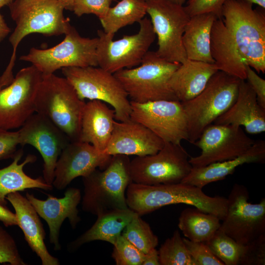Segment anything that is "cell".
I'll return each mask as SVG.
<instances>
[{
    "mask_svg": "<svg viewBox=\"0 0 265 265\" xmlns=\"http://www.w3.org/2000/svg\"><path fill=\"white\" fill-rule=\"evenodd\" d=\"M241 0H227L214 21L211 52L219 71L245 80V65L265 73V14Z\"/></svg>",
    "mask_w": 265,
    "mask_h": 265,
    "instance_id": "6da1fadb",
    "label": "cell"
},
{
    "mask_svg": "<svg viewBox=\"0 0 265 265\" xmlns=\"http://www.w3.org/2000/svg\"><path fill=\"white\" fill-rule=\"evenodd\" d=\"M126 192L128 207L140 216L164 206L178 204L194 207L221 220L226 214L227 198L209 196L202 188L182 182L153 185L132 182Z\"/></svg>",
    "mask_w": 265,
    "mask_h": 265,
    "instance_id": "7a4b0ae2",
    "label": "cell"
},
{
    "mask_svg": "<svg viewBox=\"0 0 265 265\" xmlns=\"http://www.w3.org/2000/svg\"><path fill=\"white\" fill-rule=\"evenodd\" d=\"M16 27L9 38L13 48L9 62L0 77V88L13 81V69L17 48L28 34L38 33L47 36L65 34L71 26L63 15L64 9L57 0H15L8 5Z\"/></svg>",
    "mask_w": 265,
    "mask_h": 265,
    "instance_id": "3957f363",
    "label": "cell"
},
{
    "mask_svg": "<svg viewBox=\"0 0 265 265\" xmlns=\"http://www.w3.org/2000/svg\"><path fill=\"white\" fill-rule=\"evenodd\" d=\"M85 104L65 78L54 74L43 76L35 97V112L50 119L70 141H79Z\"/></svg>",
    "mask_w": 265,
    "mask_h": 265,
    "instance_id": "277c9868",
    "label": "cell"
},
{
    "mask_svg": "<svg viewBox=\"0 0 265 265\" xmlns=\"http://www.w3.org/2000/svg\"><path fill=\"white\" fill-rule=\"evenodd\" d=\"M128 156H112L106 168L95 170L82 177L84 194L82 209L98 215L113 210L128 208L126 191L132 182L130 173Z\"/></svg>",
    "mask_w": 265,
    "mask_h": 265,
    "instance_id": "5b68a950",
    "label": "cell"
},
{
    "mask_svg": "<svg viewBox=\"0 0 265 265\" xmlns=\"http://www.w3.org/2000/svg\"><path fill=\"white\" fill-rule=\"evenodd\" d=\"M240 80L218 70L200 94L181 102L187 120V141L193 144L205 129L232 106Z\"/></svg>",
    "mask_w": 265,
    "mask_h": 265,
    "instance_id": "8992f818",
    "label": "cell"
},
{
    "mask_svg": "<svg viewBox=\"0 0 265 265\" xmlns=\"http://www.w3.org/2000/svg\"><path fill=\"white\" fill-rule=\"evenodd\" d=\"M180 64L167 61L156 52L149 51L139 66L113 74L132 102L178 101L169 87V80Z\"/></svg>",
    "mask_w": 265,
    "mask_h": 265,
    "instance_id": "52a82bcc",
    "label": "cell"
},
{
    "mask_svg": "<svg viewBox=\"0 0 265 265\" xmlns=\"http://www.w3.org/2000/svg\"><path fill=\"white\" fill-rule=\"evenodd\" d=\"M62 73L82 100H99L112 106L115 119H130L131 101L114 75L97 66L66 67Z\"/></svg>",
    "mask_w": 265,
    "mask_h": 265,
    "instance_id": "ba28073f",
    "label": "cell"
},
{
    "mask_svg": "<svg viewBox=\"0 0 265 265\" xmlns=\"http://www.w3.org/2000/svg\"><path fill=\"white\" fill-rule=\"evenodd\" d=\"M65 35L61 42L52 48H31L27 54L20 57V60L30 62L43 76L53 74L63 68L98 66V37H82L72 26Z\"/></svg>",
    "mask_w": 265,
    "mask_h": 265,
    "instance_id": "9c48e42d",
    "label": "cell"
},
{
    "mask_svg": "<svg viewBox=\"0 0 265 265\" xmlns=\"http://www.w3.org/2000/svg\"><path fill=\"white\" fill-rule=\"evenodd\" d=\"M137 33L113 40L114 36L98 30L97 59L99 67L114 74L138 66L156 39L150 19L144 17L139 23Z\"/></svg>",
    "mask_w": 265,
    "mask_h": 265,
    "instance_id": "30bf717a",
    "label": "cell"
},
{
    "mask_svg": "<svg viewBox=\"0 0 265 265\" xmlns=\"http://www.w3.org/2000/svg\"><path fill=\"white\" fill-rule=\"evenodd\" d=\"M189 159L181 144L165 143L157 153L136 157L130 161L132 181L149 185L181 183L192 168Z\"/></svg>",
    "mask_w": 265,
    "mask_h": 265,
    "instance_id": "8fae6325",
    "label": "cell"
},
{
    "mask_svg": "<svg viewBox=\"0 0 265 265\" xmlns=\"http://www.w3.org/2000/svg\"><path fill=\"white\" fill-rule=\"evenodd\" d=\"M147 14L158 38L157 54L169 62L187 60L182 37L190 16L184 5L164 0H146Z\"/></svg>",
    "mask_w": 265,
    "mask_h": 265,
    "instance_id": "7c38bea8",
    "label": "cell"
},
{
    "mask_svg": "<svg viewBox=\"0 0 265 265\" xmlns=\"http://www.w3.org/2000/svg\"><path fill=\"white\" fill-rule=\"evenodd\" d=\"M249 200L247 187L235 184L227 198L226 214L219 228L242 245L265 235V198L254 204Z\"/></svg>",
    "mask_w": 265,
    "mask_h": 265,
    "instance_id": "4fadbf2b",
    "label": "cell"
},
{
    "mask_svg": "<svg viewBox=\"0 0 265 265\" xmlns=\"http://www.w3.org/2000/svg\"><path fill=\"white\" fill-rule=\"evenodd\" d=\"M33 65L21 69L13 81L0 88V129L21 127L35 111V99L42 80Z\"/></svg>",
    "mask_w": 265,
    "mask_h": 265,
    "instance_id": "5bb4252c",
    "label": "cell"
},
{
    "mask_svg": "<svg viewBox=\"0 0 265 265\" xmlns=\"http://www.w3.org/2000/svg\"><path fill=\"white\" fill-rule=\"evenodd\" d=\"M131 105L130 119L145 126L164 143L181 144L187 140V120L180 101H131Z\"/></svg>",
    "mask_w": 265,
    "mask_h": 265,
    "instance_id": "9a60e30c",
    "label": "cell"
},
{
    "mask_svg": "<svg viewBox=\"0 0 265 265\" xmlns=\"http://www.w3.org/2000/svg\"><path fill=\"white\" fill-rule=\"evenodd\" d=\"M255 142L240 126L212 124L193 144L201 150V154L189 161L192 167H199L231 159L246 152Z\"/></svg>",
    "mask_w": 265,
    "mask_h": 265,
    "instance_id": "2e32d148",
    "label": "cell"
},
{
    "mask_svg": "<svg viewBox=\"0 0 265 265\" xmlns=\"http://www.w3.org/2000/svg\"><path fill=\"white\" fill-rule=\"evenodd\" d=\"M19 144L30 145L38 150L43 158V179L52 185L58 159L70 140L50 119L35 112L18 131Z\"/></svg>",
    "mask_w": 265,
    "mask_h": 265,
    "instance_id": "e0dca14e",
    "label": "cell"
},
{
    "mask_svg": "<svg viewBox=\"0 0 265 265\" xmlns=\"http://www.w3.org/2000/svg\"><path fill=\"white\" fill-rule=\"evenodd\" d=\"M111 157L90 143L71 141L58 159L52 185L57 189H64L75 178L85 177L97 169H104Z\"/></svg>",
    "mask_w": 265,
    "mask_h": 265,
    "instance_id": "ac0fdd59",
    "label": "cell"
},
{
    "mask_svg": "<svg viewBox=\"0 0 265 265\" xmlns=\"http://www.w3.org/2000/svg\"><path fill=\"white\" fill-rule=\"evenodd\" d=\"M26 197L39 216L46 221L49 229V240L54 250H60L59 237L63 222L68 218L71 227L75 229L80 221L78 209L81 198L80 190L76 187L68 188L64 196L59 198L49 194L47 199L41 200L28 192Z\"/></svg>",
    "mask_w": 265,
    "mask_h": 265,
    "instance_id": "d6986e66",
    "label": "cell"
},
{
    "mask_svg": "<svg viewBox=\"0 0 265 265\" xmlns=\"http://www.w3.org/2000/svg\"><path fill=\"white\" fill-rule=\"evenodd\" d=\"M164 143L140 123L131 119L126 121H115L110 139L103 153L110 156H144L157 153Z\"/></svg>",
    "mask_w": 265,
    "mask_h": 265,
    "instance_id": "ffe728a7",
    "label": "cell"
},
{
    "mask_svg": "<svg viewBox=\"0 0 265 265\" xmlns=\"http://www.w3.org/2000/svg\"><path fill=\"white\" fill-rule=\"evenodd\" d=\"M14 208L18 226L23 231L28 245L41 261L42 265H59L58 259L49 252L44 239L46 233L39 215L26 197L19 191L6 197Z\"/></svg>",
    "mask_w": 265,
    "mask_h": 265,
    "instance_id": "44dd1931",
    "label": "cell"
},
{
    "mask_svg": "<svg viewBox=\"0 0 265 265\" xmlns=\"http://www.w3.org/2000/svg\"><path fill=\"white\" fill-rule=\"evenodd\" d=\"M213 124L243 126L250 134L265 131V109L259 104L255 92L245 80L240 81L234 103Z\"/></svg>",
    "mask_w": 265,
    "mask_h": 265,
    "instance_id": "7402d4cb",
    "label": "cell"
},
{
    "mask_svg": "<svg viewBox=\"0 0 265 265\" xmlns=\"http://www.w3.org/2000/svg\"><path fill=\"white\" fill-rule=\"evenodd\" d=\"M114 119V109L102 101L89 100L84 107L79 141L90 143L103 153L112 134Z\"/></svg>",
    "mask_w": 265,
    "mask_h": 265,
    "instance_id": "603a6c76",
    "label": "cell"
},
{
    "mask_svg": "<svg viewBox=\"0 0 265 265\" xmlns=\"http://www.w3.org/2000/svg\"><path fill=\"white\" fill-rule=\"evenodd\" d=\"M265 160V141L255 140L252 147L240 156L229 160L208 165L192 167L189 174L182 183L203 188L214 182L224 179L233 174L236 169L245 163H263Z\"/></svg>",
    "mask_w": 265,
    "mask_h": 265,
    "instance_id": "cb8c5ba5",
    "label": "cell"
},
{
    "mask_svg": "<svg viewBox=\"0 0 265 265\" xmlns=\"http://www.w3.org/2000/svg\"><path fill=\"white\" fill-rule=\"evenodd\" d=\"M218 71L214 63L187 59L173 73L169 85L178 101H188L200 94Z\"/></svg>",
    "mask_w": 265,
    "mask_h": 265,
    "instance_id": "d4e9b609",
    "label": "cell"
},
{
    "mask_svg": "<svg viewBox=\"0 0 265 265\" xmlns=\"http://www.w3.org/2000/svg\"><path fill=\"white\" fill-rule=\"evenodd\" d=\"M137 213L129 208L113 210L97 215L93 225L69 245V249L76 250L83 244L101 240L113 245L126 226Z\"/></svg>",
    "mask_w": 265,
    "mask_h": 265,
    "instance_id": "484cf974",
    "label": "cell"
},
{
    "mask_svg": "<svg viewBox=\"0 0 265 265\" xmlns=\"http://www.w3.org/2000/svg\"><path fill=\"white\" fill-rule=\"evenodd\" d=\"M212 13L192 16L187 22L182 42L187 59L214 63L211 52V34L214 21Z\"/></svg>",
    "mask_w": 265,
    "mask_h": 265,
    "instance_id": "4316f807",
    "label": "cell"
},
{
    "mask_svg": "<svg viewBox=\"0 0 265 265\" xmlns=\"http://www.w3.org/2000/svg\"><path fill=\"white\" fill-rule=\"evenodd\" d=\"M23 155V150L17 151L13 161L8 166L0 169V204L6 207L7 195L11 193L24 191L26 189L40 188L45 190H52L53 185L48 184L43 178L34 179L26 175L24 166L36 160L33 155H28L22 163L19 162Z\"/></svg>",
    "mask_w": 265,
    "mask_h": 265,
    "instance_id": "83f0119b",
    "label": "cell"
},
{
    "mask_svg": "<svg viewBox=\"0 0 265 265\" xmlns=\"http://www.w3.org/2000/svg\"><path fill=\"white\" fill-rule=\"evenodd\" d=\"M220 220L217 216L193 207L181 212L178 227L188 239L206 242L220 228Z\"/></svg>",
    "mask_w": 265,
    "mask_h": 265,
    "instance_id": "f1b7e54d",
    "label": "cell"
},
{
    "mask_svg": "<svg viewBox=\"0 0 265 265\" xmlns=\"http://www.w3.org/2000/svg\"><path fill=\"white\" fill-rule=\"evenodd\" d=\"M146 0H121L99 18L103 31L114 36L120 29L139 23L147 14Z\"/></svg>",
    "mask_w": 265,
    "mask_h": 265,
    "instance_id": "f546056e",
    "label": "cell"
},
{
    "mask_svg": "<svg viewBox=\"0 0 265 265\" xmlns=\"http://www.w3.org/2000/svg\"><path fill=\"white\" fill-rule=\"evenodd\" d=\"M121 235L144 254L156 248L159 243L158 238L149 224L137 214L126 225Z\"/></svg>",
    "mask_w": 265,
    "mask_h": 265,
    "instance_id": "4dcf8cb0",
    "label": "cell"
},
{
    "mask_svg": "<svg viewBox=\"0 0 265 265\" xmlns=\"http://www.w3.org/2000/svg\"><path fill=\"white\" fill-rule=\"evenodd\" d=\"M205 243L224 265H238L243 245L238 243L220 229Z\"/></svg>",
    "mask_w": 265,
    "mask_h": 265,
    "instance_id": "1f68e13d",
    "label": "cell"
},
{
    "mask_svg": "<svg viewBox=\"0 0 265 265\" xmlns=\"http://www.w3.org/2000/svg\"><path fill=\"white\" fill-rule=\"evenodd\" d=\"M158 251L160 265H193L178 230L165 240Z\"/></svg>",
    "mask_w": 265,
    "mask_h": 265,
    "instance_id": "d6a6232c",
    "label": "cell"
},
{
    "mask_svg": "<svg viewBox=\"0 0 265 265\" xmlns=\"http://www.w3.org/2000/svg\"><path fill=\"white\" fill-rule=\"evenodd\" d=\"M113 245L111 256L116 265H142L145 254L122 235Z\"/></svg>",
    "mask_w": 265,
    "mask_h": 265,
    "instance_id": "836d02e7",
    "label": "cell"
},
{
    "mask_svg": "<svg viewBox=\"0 0 265 265\" xmlns=\"http://www.w3.org/2000/svg\"><path fill=\"white\" fill-rule=\"evenodd\" d=\"M184 243L193 265H224L211 251L205 242L183 238Z\"/></svg>",
    "mask_w": 265,
    "mask_h": 265,
    "instance_id": "e575fe53",
    "label": "cell"
},
{
    "mask_svg": "<svg viewBox=\"0 0 265 265\" xmlns=\"http://www.w3.org/2000/svg\"><path fill=\"white\" fill-rule=\"evenodd\" d=\"M26 265L13 238L0 226V264Z\"/></svg>",
    "mask_w": 265,
    "mask_h": 265,
    "instance_id": "d590c367",
    "label": "cell"
},
{
    "mask_svg": "<svg viewBox=\"0 0 265 265\" xmlns=\"http://www.w3.org/2000/svg\"><path fill=\"white\" fill-rule=\"evenodd\" d=\"M265 265V235L243 245L238 265Z\"/></svg>",
    "mask_w": 265,
    "mask_h": 265,
    "instance_id": "8d00e7d4",
    "label": "cell"
},
{
    "mask_svg": "<svg viewBox=\"0 0 265 265\" xmlns=\"http://www.w3.org/2000/svg\"><path fill=\"white\" fill-rule=\"evenodd\" d=\"M112 0H74L72 10L78 17L84 14H94L100 18L110 7Z\"/></svg>",
    "mask_w": 265,
    "mask_h": 265,
    "instance_id": "74e56055",
    "label": "cell"
},
{
    "mask_svg": "<svg viewBox=\"0 0 265 265\" xmlns=\"http://www.w3.org/2000/svg\"><path fill=\"white\" fill-rule=\"evenodd\" d=\"M227 0H188L185 7L188 15H194L212 13L218 18H221L222 8Z\"/></svg>",
    "mask_w": 265,
    "mask_h": 265,
    "instance_id": "f35d334b",
    "label": "cell"
},
{
    "mask_svg": "<svg viewBox=\"0 0 265 265\" xmlns=\"http://www.w3.org/2000/svg\"><path fill=\"white\" fill-rule=\"evenodd\" d=\"M19 145V133L0 129V160L13 158Z\"/></svg>",
    "mask_w": 265,
    "mask_h": 265,
    "instance_id": "ab89813d",
    "label": "cell"
},
{
    "mask_svg": "<svg viewBox=\"0 0 265 265\" xmlns=\"http://www.w3.org/2000/svg\"><path fill=\"white\" fill-rule=\"evenodd\" d=\"M246 79L255 92L259 104L265 109V80L249 65H245Z\"/></svg>",
    "mask_w": 265,
    "mask_h": 265,
    "instance_id": "60d3db41",
    "label": "cell"
},
{
    "mask_svg": "<svg viewBox=\"0 0 265 265\" xmlns=\"http://www.w3.org/2000/svg\"><path fill=\"white\" fill-rule=\"evenodd\" d=\"M0 221L5 227L18 225L16 214L6 207L0 204Z\"/></svg>",
    "mask_w": 265,
    "mask_h": 265,
    "instance_id": "b9f144b4",
    "label": "cell"
},
{
    "mask_svg": "<svg viewBox=\"0 0 265 265\" xmlns=\"http://www.w3.org/2000/svg\"><path fill=\"white\" fill-rule=\"evenodd\" d=\"M142 265H160L159 251L156 248L145 254Z\"/></svg>",
    "mask_w": 265,
    "mask_h": 265,
    "instance_id": "7bdbcfd3",
    "label": "cell"
},
{
    "mask_svg": "<svg viewBox=\"0 0 265 265\" xmlns=\"http://www.w3.org/2000/svg\"><path fill=\"white\" fill-rule=\"evenodd\" d=\"M11 31V28L8 26L0 12V42L2 41Z\"/></svg>",
    "mask_w": 265,
    "mask_h": 265,
    "instance_id": "ee69618b",
    "label": "cell"
},
{
    "mask_svg": "<svg viewBox=\"0 0 265 265\" xmlns=\"http://www.w3.org/2000/svg\"><path fill=\"white\" fill-rule=\"evenodd\" d=\"M64 7L65 9L72 10L74 0H57Z\"/></svg>",
    "mask_w": 265,
    "mask_h": 265,
    "instance_id": "f6af8a7d",
    "label": "cell"
},
{
    "mask_svg": "<svg viewBox=\"0 0 265 265\" xmlns=\"http://www.w3.org/2000/svg\"><path fill=\"white\" fill-rule=\"evenodd\" d=\"M252 4H256L263 9H265V0H241Z\"/></svg>",
    "mask_w": 265,
    "mask_h": 265,
    "instance_id": "bcb514c9",
    "label": "cell"
},
{
    "mask_svg": "<svg viewBox=\"0 0 265 265\" xmlns=\"http://www.w3.org/2000/svg\"><path fill=\"white\" fill-rule=\"evenodd\" d=\"M13 1V0H0V8L5 5H8Z\"/></svg>",
    "mask_w": 265,
    "mask_h": 265,
    "instance_id": "7dc6e473",
    "label": "cell"
},
{
    "mask_svg": "<svg viewBox=\"0 0 265 265\" xmlns=\"http://www.w3.org/2000/svg\"><path fill=\"white\" fill-rule=\"evenodd\" d=\"M168 1L176 4L183 5L188 0H164Z\"/></svg>",
    "mask_w": 265,
    "mask_h": 265,
    "instance_id": "c3c4849f",
    "label": "cell"
}]
</instances>
